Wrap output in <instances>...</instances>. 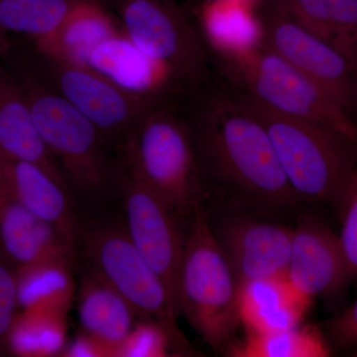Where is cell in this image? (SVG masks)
Segmentation results:
<instances>
[{
    "instance_id": "30",
    "label": "cell",
    "mask_w": 357,
    "mask_h": 357,
    "mask_svg": "<svg viewBox=\"0 0 357 357\" xmlns=\"http://www.w3.org/2000/svg\"><path fill=\"white\" fill-rule=\"evenodd\" d=\"M328 340L340 349L357 347V301L326 323Z\"/></svg>"
},
{
    "instance_id": "15",
    "label": "cell",
    "mask_w": 357,
    "mask_h": 357,
    "mask_svg": "<svg viewBox=\"0 0 357 357\" xmlns=\"http://www.w3.org/2000/svg\"><path fill=\"white\" fill-rule=\"evenodd\" d=\"M86 67L126 91L160 102L181 83L168 65L141 51L122 29L91 52Z\"/></svg>"
},
{
    "instance_id": "33",
    "label": "cell",
    "mask_w": 357,
    "mask_h": 357,
    "mask_svg": "<svg viewBox=\"0 0 357 357\" xmlns=\"http://www.w3.org/2000/svg\"><path fill=\"white\" fill-rule=\"evenodd\" d=\"M6 159L4 158L3 155L0 152V192L3 189L4 176H6Z\"/></svg>"
},
{
    "instance_id": "9",
    "label": "cell",
    "mask_w": 357,
    "mask_h": 357,
    "mask_svg": "<svg viewBox=\"0 0 357 357\" xmlns=\"http://www.w3.org/2000/svg\"><path fill=\"white\" fill-rule=\"evenodd\" d=\"M37 58L32 74L93 122L107 141L123 142L150 109L163 103L126 91L91 68Z\"/></svg>"
},
{
    "instance_id": "4",
    "label": "cell",
    "mask_w": 357,
    "mask_h": 357,
    "mask_svg": "<svg viewBox=\"0 0 357 357\" xmlns=\"http://www.w3.org/2000/svg\"><path fill=\"white\" fill-rule=\"evenodd\" d=\"M126 169L177 217L201 202L202 176L191 126L163 103L150 109L123 141Z\"/></svg>"
},
{
    "instance_id": "2",
    "label": "cell",
    "mask_w": 357,
    "mask_h": 357,
    "mask_svg": "<svg viewBox=\"0 0 357 357\" xmlns=\"http://www.w3.org/2000/svg\"><path fill=\"white\" fill-rule=\"evenodd\" d=\"M229 86L266 129L282 170L298 198L338 208L357 166L356 141L323 124L275 112L253 96Z\"/></svg>"
},
{
    "instance_id": "19",
    "label": "cell",
    "mask_w": 357,
    "mask_h": 357,
    "mask_svg": "<svg viewBox=\"0 0 357 357\" xmlns=\"http://www.w3.org/2000/svg\"><path fill=\"white\" fill-rule=\"evenodd\" d=\"M121 29L100 4L79 0L55 31L34 41L35 51L47 60L86 67L91 52Z\"/></svg>"
},
{
    "instance_id": "13",
    "label": "cell",
    "mask_w": 357,
    "mask_h": 357,
    "mask_svg": "<svg viewBox=\"0 0 357 357\" xmlns=\"http://www.w3.org/2000/svg\"><path fill=\"white\" fill-rule=\"evenodd\" d=\"M215 234L238 287L251 280L287 276L293 229L241 218L223 222Z\"/></svg>"
},
{
    "instance_id": "10",
    "label": "cell",
    "mask_w": 357,
    "mask_h": 357,
    "mask_svg": "<svg viewBox=\"0 0 357 357\" xmlns=\"http://www.w3.org/2000/svg\"><path fill=\"white\" fill-rule=\"evenodd\" d=\"M262 20L264 46L328 91L356 119L357 65L333 45L273 7Z\"/></svg>"
},
{
    "instance_id": "6",
    "label": "cell",
    "mask_w": 357,
    "mask_h": 357,
    "mask_svg": "<svg viewBox=\"0 0 357 357\" xmlns=\"http://www.w3.org/2000/svg\"><path fill=\"white\" fill-rule=\"evenodd\" d=\"M89 268L112 286L132 307L138 319L160 324L172 335L178 354H192L177 325V307L168 288L129 238L123 225H82L77 245Z\"/></svg>"
},
{
    "instance_id": "26",
    "label": "cell",
    "mask_w": 357,
    "mask_h": 357,
    "mask_svg": "<svg viewBox=\"0 0 357 357\" xmlns=\"http://www.w3.org/2000/svg\"><path fill=\"white\" fill-rule=\"evenodd\" d=\"M79 0H0V28L6 34L44 38L62 24Z\"/></svg>"
},
{
    "instance_id": "25",
    "label": "cell",
    "mask_w": 357,
    "mask_h": 357,
    "mask_svg": "<svg viewBox=\"0 0 357 357\" xmlns=\"http://www.w3.org/2000/svg\"><path fill=\"white\" fill-rule=\"evenodd\" d=\"M328 338L311 325L282 332L246 333L236 340L225 356L231 357H325L330 356Z\"/></svg>"
},
{
    "instance_id": "24",
    "label": "cell",
    "mask_w": 357,
    "mask_h": 357,
    "mask_svg": "<svg viewBox=\"0 0 357 357\" xmlns=\"http://www.w3.org/2000/svg\"><path fill=\"white\" fill-rule=\"evenodd\" d=\"M67 332V314L21 310L7 333L6 344L16 356H62L68 344Z\"/></svg>"
},
{
    "instance_id": "31",
    "label": "cell",
    "mask_w": 357,
    "mask_h": 357,
    "mask_svg": "<svg viewBox=\"0 0 357 357\" xmlns=\"http://www.w3.org/2000/svg\"><path fill=\"white\" fill-rule=\"evenodd\" d=\"M62 356L102 357L115 356L114 351L88 333L82 332L72 342H68Z\"/></svg>"
},
{
    "instance_id": "11",
    "label": "cell",
    "mask_w": 357,
    "mask_h": 357,
    "mask_svg": "<svg viewBox=\"0 0 357 357\" xmlns=\"http://www.w3.org/2000/svg\"><path fill=\"white\" fill-rule=\"evenodd\" d=\"M126 171L121 183L124 229L140 255L161 277L177 307L178 272L185 248L177 215L158 195Z\"/></svg>"
},
{
    "instance_id": "8",
    "label": "cell",
    "mask_w": 357,
    "mask_h": 357,
    "mask_svg": "<svg viewBox=\"0 0 357 357\" xmlns=\"http://www.w3.org/2000/svg\"><path fill=\"white\" fill-rule=\"evenodd\" d=\"M121 29L150 57L168 65L190 86L208 75V48L172 0H121Z\"/></svg>"
},
{
    "instance_id": "16",
    "label": "cell",
    "mask_w": 357,
    "mask_h": 357,
    "mask_svg": "<svg viewBox=\"0 0 357 357\" xmlns=\"http://www.w3.org/2000/svg\"><path fill=\"white\" fill-rule=\"evenodd\" d=\"M0 152L10 161L27 162L68 185L62 169L40 135L17 79L0 67Z\"/></svg>"
},
{
    "instance_id": "12",
    "label": "cell",
    "mask_w": 357,
    "mask_h": 357,
    "mask_svg": "<svg viewBox=\"0 0 357 357\" xmlns=\"http://www.w3.org/2000/svg\"><path fill=\"white\" fill-rule=\"evenodd\" d=\"M287 277L310 299L335 298L352 279L340 237L314 218L293 229Z\"/></svg>"
},
{
    "instance_id": "32",
    "label": "cell",
    "mask_w": 357,
    "mask_h": 357,
    "mask_svg": "<svg viewBox=\"0 0 357 357\" xmlns=\"http://www.w3.org/2000/svg\"><path fill=\"white\" fill-rule=\"evenodd\" d=\"M8 50V40L7 34L0 28V57Z\"/></svg>"
},
{
    "instance_id": "28",
    "label": "cell",
    "mask_w": 357,
    "mask_h": 357,
    "mask_svg": "<svg viewBox=\"0 0 357 357\" xmlns=\"http://www.w3.org/2000/svg\"><path fill=\"white\" fill-rule=\"evenodd\" d=\"M338 211L342 222L338 237L352 279L357 282V166L345 188Z\"/></svg>"
},
{
    "instance_id": "22",
    "label": "cell",
    "mask_w": 357,
    "mask_h": 357,
    "mask_svg": "<svg viewBox=\"0 0 357 357\" xmlns=\"http://www.w3.org/2000/svg\"><path fill=\"white\" fill-rule=\"evenodd\" d=\"M271 7L333 45L357 65V0H271Z\"/></svg>"
},
{
    "instance_id": "29",
    "label": "cell",
    "mask_w": 357,
    "mask_h": 357,
    "mask_svg": "<svg viewBox=\"0 0 357 357\" xmlns=\"http://www.w3.org/2000/svg\"><path fill=\"white\" fill-rule=\"evenodd\" d=\"M17 307L16 268L0 250V340L6 342Z\"/></svg>"
},
{
    "instance_id": "18",
    "label": "cell",
    "mask_w": 357,
    "mask_h": 357,
    "mask_svg": "<svg viewBox=\"0 0 357 357\" xmlns=\"http://www.w3.org/2000/svg\"><path fill=\"white\" fill-rule=\"evenodd\" d=\"M4 181L23 206L57 227L77 246L82 225L73 208L68 185L42 167L10 160L6 162Z\"/></svg>"
},
{
    "instance_id": "1",
    "label": "cell",
    "mask_w": 357,
    "mask_h": 357,
    "mask_svg": "<svg viewBox=\"0 0 357 357\" xmlns=\"http://www.w3.org/2000/svg\"><path fill=\"white\" fill-rule=\"evenodd\" d=\"M198 105L190 126L202 177L246 204L277 208L299 201L266 129L229 86L206 93Z\"/></svg>"
},
{
    "instance_id": "23",
    "label": "cell",
    "mask_w": 357,
    "mask_h": 357,
    "mask_svg": "<svg viewBox=\"0 0 357 357\" xmlns=\"http://www.w3.org/2000/svg\"><path fill=\"white\" fill-rule=\"evenodd\" d=\"M70 260H49L16 268L18 307L67 314L76 300L77 284Z\"/></svg>"
},
{
    "instance_id": "3",
    "label": "cell",
    "mask_w": 357,
    "mask_h": 357,
    "mask_svg": "<svg viewBox=\"0 0 357 357\" xmlns=\"http://www.w3.org/2000/svg\"><path fill=\"white\" fill-rule=\"evenodd\" d=\"M191 217L178 272V311L213 351L225 354L241 326L238 284L201 202Z\"/></svg>"
},
{
    "instance_id": "27",
    "label": "cell",
    "mask_w": 357,
    "mask_h": 357,
    "mask_svg": "<svg viewBox=\"0 0 357 357\" xmlns=\"http://www.w3.org/2000/svg\"><path fill=\"white\" fill-rule=\"evenodd\" d=\"M171 352L178 354L170 333L156 321L139 319L119 347L117 356L164 357Z\"/></svg>"
},
{
    "instance_id": "7",
    "label": "cell",
    "mask_w": 357,
    "mask_h": 357,
    "mask_svg": "<svg viewBox=\"0 0 357 357\" xmlns=\"http://www.w3.org/2000/svg\"><path fill=\"white\" fill-rule=\"evenodd\" d=\"M227 84L282 114L323 124L357 142V122L318 84L266 47L218 59Z\"/></svg>"
},
{
    "instance_id": "21",
    "label": "cell",
    "mask_w": 357,
    "mask_h": 357,
    "mask_svg": "<svg viewBox=\"0 0 357 357\" xmlns=\"http://www.w3.org/2000/svg\"><path fill=\"white\" fill-rule=\"evenodd\" d=\"M76 299L82 332L107 344L117 356L136 323L132 307L91 268L82 273Z\"/></svg>"
},
{
    "instance_id": "5",
    "label": "cell",
    "mask_w": 357,
    "mask_h": 357,
    "mask_svg": "<svg viewBox=\"0 0 357 357\" xmlns=\"http://www.w3.org/2000/svg\"><path fill=\"white\" fill-rule=\"evenodd\" d=\"M15 77L40 135L57 160L68 185L86 196L102 195L109 189L112 172L102 132L31 72L21 70Z\"/></svg>"
},
{
    "instance_id": "34",
    "label": "cell",
    "mask_w": 357,
    "mask_h": 357,
    "mask_svg": "<svg viewBox=\"0 0 357 357\" xmlns=\"http://www.w3.org/2000/svg\"><path fill=\"white\" fill-rule=\"evenodd\" d=\"M238 1L244 2V3L250 4V6H255L257 0H238Z\"/></svg>"
},
{
    "instance_id": "14",
    "label": "cell",
    "mask_w": 357,
    "mask_h": 357,
    "mask_svg": "<svg viewBox=\"0 0 357 357\" xmlns=\"http://www.w3.org/2000/svg\"><path fill=\"white\" fill-rule=\"evenodd\" d=\"M0 250L15 268L76 258V244L20 203L4 181L0 192Z\"/></svg>"
},
{
    "instance_id": "17",
    "label": "cell",
    "mask_w": 357,
    "mask_h": 357,
    "mask_svg": "<svg viewBox=\"0 0 357 357\" xmlns=\"http://www.w3.org/2000/svg\"><path fill=\"white\" fill-rule=\"evenodd\" d=\"M312 301L287 276L245 282L239 285V321L246 333L290 330L302 325Z\"/></svg>"
},
{
    "instance_id": "20",
    "label": "cell",
    "mask_w": 357,
    "mask_h": 357,
    "mask_svg": "<svg viewBox=\"0 0 357 357\" xmlns=\"http://www.w3.org/2000/svg\"><path fill=\"white\" fill-rule=\"evenodd\" d=\"M255 8L238 0L204 2L199 13V32L215 57H239L264 47V23Z\"/></svg>"
}]
</instances>
